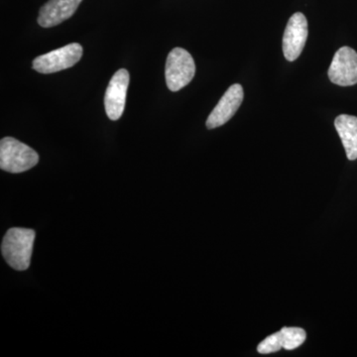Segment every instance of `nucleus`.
<instances>
[{"label":"nucleus","mask_w":357,"mask_h":357,"mask_svg":"<svg viewBox=\"0 0 357 357\" xmlns=\"http://www.w3.org/2000/svg\"><path fill=\"white\" fill-rule=\"evenodd\" d=\"M35 236L34 230L21 227H13L6 232L2 241L1 252L9 266L18 271L29 268Z\"/></svg>","instance_id":"obj_1"},{"label":"nucleus","mask_w":357,"mask_h":357,"mask_svg":"<svg viewBox=\"0 0 357 357\" xmlns=\"http://www.w3.org/2000/svg\"><path fill=\"white\" fill-rule=\"evenodd\" d=\"M39 155L31 147L13 137L0 141V168L6 172H26L38 164Z\"/></svg>","instance_id":"obj_2"},{"label":"nucleus","mask_w":357,"mask_h":357,"mask_svg":"<svg viewBox=\"0 0 357 357\" xmlns=\"http://www.w3.org/2000/svg\"><path fill=\"white\" fill-rule=\"evenodd\" d=\"M196 74V64L191 54L182 48H174L166 61V84L171 91H178L191 83Z\"/></svg>","instance_id":"obj_3"},{"label":"nucleus","mask_w":357,"mask_h":357,"mask_svg":"<svg viewBox=\"0 0 357 357\" xmlns=\"http://www.w3.org/2000/svg\"><path fill=\"white\" fill-rule=\"evenodd\" d=\"M83 52L81 44H69L35 58L32 67L40 74H54L76 65L81 60Z\"/></svg>","instance_id":"obj_4"},{"label":"nucleus","mask_w":357,"mask_h":357,"mask_svg":"<svg viewBox=\"0 0 357 357\" xmlns=\"http://www.w3.org/2000/svg\"><path fill=\"white\" fill-rule=\"evenodd\" d=\"M331 82L340 86L357 84V53L349 47L338 49L328 69Z\"/></svg>","instance_id":"obj_5"},{"label":"nucleus","mask_w":357,"mask_h":357,"mask_svg":"<svg viewBox=\"0 0 357 357\" xmlns=\"http://www.w3.org/2000/svg\"><path fill=\"white\" fill-rule=\"evenodd\" d=\"M307 33L306 16L301 13L293 14L286 26L283 37V53L289 62L300 57L306 45Z\"/></svg>","instance_id":"obj_6"},{"label":"nucleus","mask_w":357,"mask_h":357,"mask_svg":"<svg viewBox=\"0 0 357 357\" xmlns=\"http://www.w3.org/2000/svg\"><path fill=\"white\" fill-rule=\"evenodd\" d=\"M129 79V73L126 69L117 70L110 79L105 96V112L110 121H119L123 114Z\"/></svg>","instance_id":"obj_7"},{"label":"nucleus","mask_w":357,"mask_h":357,"mask_svg":"<svg viewBox=\"0 0 357 357\" xmlns=\"http://www.w3.org/2000/svg\"><path fill=\"white\" fill-rule=\"evenodd\" d=\"M243 98L244 91L241 84H232L208 115L206 119V128L208 129L220 128L229 121V119L238 110L243 102Z\"/></svg>","instance_id":"obj_8"},{"label":"nucleus","mask_w":357,"mask_h":357,"mask_svg":"<svg viewBox=\"0 0 357 357\" xmlns=\"http://www.w3.org/2000/svg\"><path fill=\"white\" fill-rule=\"evenodd\" d=\"M83 0H49L39 11L38 24L50 28L69 20Z\"/></svg>","instance_id":"obj_9"},{"label":"nucleus","mask_w":357,"mask_h":357,"mask_svg":"<svg viewBox=\"0 0 357 357\" xmlns=\"http://www.w3.org/2000/svg\"><path fill=\"white\" fill-rule=\"evenodd\" d=\"M335 129L342 139L347 158L357 159V117L354 115H338L335 121Z\"/></svg>","instance_id":"obj_10"},{"label":"nucleus","mask_w":357,"mask_h":357,"mask_svg":"<svg viewBox=\"0 0 357 357\" xmlns=\"http://www.w3.org/2000/svg\"><path fill=\"white\" fill-rule=\"evenodd\" d=\"M282 337H283V349L287 351L298 349L300 345L304 344L307 335L303 328H287L284 326L281 330Z\"/></svg>","instance_id":"obj_11"},{"label":"nucleus","mask_w":357,"mask_h":357,"mask_svg":"<svg viewBox=\"0 0 357 357\" xmlns=\"http://www.w3.org/2000/svg\"><path fill=\"white\" fill-rule=\"evenodd\" d=\"M283 349V337L282 333H275L262 340L257 347V351L261 354H273Z\"/></svg>","instance_id":"obj_12"}]
</instances>
